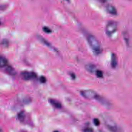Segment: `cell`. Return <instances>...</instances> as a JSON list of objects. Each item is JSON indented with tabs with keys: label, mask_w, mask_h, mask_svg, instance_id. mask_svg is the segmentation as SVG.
<instances>
[{
	"label": "cell",
	"mask_w": 132,
	"mask_h": 132,
	"mask_svg": "<svg viewBox=\"0 0 132 132\" xmlns=\"http://www.w3.org/2000/svg\"><path fill=\"white\" fill-rule=\"evenodd\" d=\"M7 72L11 75H14L15 74L14 70L11 66H8L6 68Z\"/></svg>",
	"instance_id": "8fae6325"
},
{
	"label": "cell",
	"mask_w": 132,
	"mask_h": 132,
	"mask_svg": "<svg viewBox=\"0 0 132 132\" xmlns=\"http://www.w3.org/2000/svg\"><path fill=\"white\" fill-rule=\"evenodd\" d=\"M49 103L55 108L61 109L62 107V105L61 102L57 100L50 99L49 100Z\"/></svg>",
	"instance_id": "8992f818"
},
{
	"label": "cell",
	"mask_w": 132,
	"mask_h": 132,
	"mask_svg": "<svg viewBox=\"0 0 132 132\" xmlns=\"http://www.w3.org/2000/svg\"><path fill=\"white\" fill-rule=\"evenodd\" d=\"M83 132H94V131L91 128H87L84 129Z\"/></svg>",
	"instance_id": "d6986e66"
},
{
	"label": "cell",
	"mask_w": 132,
	"mask_h": 132,
	"mask_svg": "<svg viewBox=\"0 0 132 132\" xmlns=\"http://www.w3.org/2000/svg\"><path fill=\"white\" fill-rule=\"evenodd\" d=\"M94 123L96 126H99L100 124V120L97 118H95L94 120Z\"/></svg>",
	"instance_id": "ac0fdd59"
},
{
	"label": "cell",
	"mask_w": 132,
	"mask_h": 132,
	"mask_svg": "<svg viewBox=\"0 0 132 132\" xmlns=\"http://www.w3.org/2000/svg\"><path fill=\"white\" fill-rule=\"evenodd\" d=\"M96 75L99 78H102L103 77V73L102 71L100 70H96Z\"/></svg>",
	"instance_id": "4fadbf2b"
},
{
	"label": "cell",
	"mask_w": 132,
	"mask_h": 132,
	"mask_svg": "<svg viewBox=\"0 0 132 132\" xmlns=\"http://www.w3.org/2000/svg\"><path fill=\"white\" fill-rule=\"evenodd\" d=\"M85 68L88 72L91 73H93L96 71V67L95 65L91 63H89L86 65Z\"/></svg>",
	"instance_id": "ba28073f"
},
{
	"label": "cell",
	"mask_w": 132,
	"mask_h": 132,
	"mask_svg": "<svg viewBox=\"0 0 132 132\" xmlns=\"http://www.w3.org/2000/svg\"><path fill=\"white\" fill-rule=\"evenodd\" d=\"M111 66L113 68H115L117 65V60L116 54L113 53L111 56Z\"/></svg>",
	"instance_id": "9c48e42d"
},
{
	"label": "cell",
	"mask_w": 132,
	"mask_h": 132,
	"mask_svg": "<svg viewBox=\"0 0 132 132\" xmlns=\"http://www.w3.org/2000/svg\"><path fill=\"white\" fill-rule=\"evenodd\" d=\"M40 81L41 83H45L47 81V79L44 76H42L40 78Z\"/></svg>",
	"instance_id": "e0dca14e"
},
{
	"label": "cell",
	"mask_w": 132,
	"mask_h": 132,
	"mask_svg": "<svg viewBox=\"0 0 132 132\" xmlns=\"http://www.w3.org/2000/svg\"><path fill=\"white\" fill-rule=\"evenodd\" d=\"M106 9L107 10V12L110 14L112 15H117V11L116 8L114 6H112L111 5L108 4L107 6Z\"/></svg>",
	"instance_id": "52a82bcc"
},
{
	"label": "cell",
	"mask_w": 132,
	"mask_h": 132,
	"mask_svg": "<svg viewBox=\"0 0 132 132\" xmlns=\"http://www.w3.org/2000/svg\"><path fill=\"white\" fill-rule=\"evenodd\" d=\"M103 118L104 122L108 129L112 132H116L117 129V125L113 119L108 116H104Z\"/></svg>",
	"instance_id": "7a4b0ae2"
},
{
	"label": "cell",
	"mask_w": 132,
	"mask_h": 132,
	"mask_svg": "<svg viewBox=\"0 0 132 132\" xmlns=\"http://www.w3.org/2000/svg\"><path fill=\"white\" fill-rule=\"evenodd\" d=\"M43 29L45 33H50L52 32L51 29L47 27H44L43 28Z\"/></svg>",
	"instance_id": "2e32d148"
},
{
	"label": "cell",
	"mask_w": 132,
	"mask_h": 132,
	"mask_svg": "<svg viewBox=\"0 0 132 132\" xmlns=\"http://www.w3.org/2000/svg\"><path fill=\"white\" fill-rule=\"evenodd\" d=\"M21 77L23 80H29L34 79L37 77V75L33 72L25 71L21 73Z\"/></svg>",
	"instance_id": "5b68a950"
},
{
	"label": "cell",
	"mask_w": 132,
	"mask_h": 132,
	"mask_svg": "<svg viewBox=\"0 0 132 132\" xmlns=\"http://www.w3.org/2000/svg\"><path fill=\"white\" fill-rule=\"evenodd\" d=\"M8 63V60L5 58L0 56V68H2L6 66Z\"/></svg>",
	"instance_id": "30bf717a"
},
{
	"label": "cell",
	"mask_w": 132,
	"mask_h": 132,
	"mask_svg": "<svg viewBox=\"0 0 132 132\" xmlns=\"http://www.w3.org/2000/svg\"><path fill=\"white\" fill-rule=\"evenodd\" d=\"M80 93L83 97L88 99H96L98 95L95 91L91 90H82L80 92Z\"/></svg>",
	"instance_id": "277c9868"
},
{
	"label": "cell",
	"mask_w": 132,
	"mask_h": 132,
	"mask_svg": "<svg viewBox=\"0 0 132 132\" xmlns=\"http://www.w3.org/2000/svg\"><path fill=\"white\" fill-rule=\"evenodd\" d=\"M70 75L72 78H73V79H74L76 78V76H75V75L74 73H71V74H70Z\"/></svg>",
	"instance_id": "44dd1931"
},
{
	"label": "cell",
	"mask_w": 132,
	"mask_h": 132,
	"mask_svg": "<svg viewBox=\"0 0 132 132\" xmlns=\"http://www.w3.org/2000/svg\"></svg>",
	"instance_id": "484cf974"
},
{
	"label": "cell",
	"mask_w": 132,
	"mask_h": 132,
	"mask_svg": "<svg viewBox=\"0 0 132 132\" xmlns=\"http://www.w3.org/2000/svg\"><path fill=\"white\" fill-rule=\"evenodd\" d=\"M117 28V23L114 21H110L107 24L106 27V33L109 36H111L116 31Z\"/></svg>",
	"instance_id": "3957f363"
},
{
	"label": "cell",
	"mask_w": 132,
	"mask_h": 132,
	"mask_svg": "<svg viewBox=\"0 0 132 132\" xmlns=\"http://www.w3.org/2000/svg\"><path fill=\"white\" fill-rule=\"evenodd\" d=\"M99 0V1H100V2H105L106 1V0Z\"/></svg>",
	"instance_id": "7402d4cb"
},
{
	"label": "cell",
	"mask_w": 132,
	"mask_h": 132,
	"mask_svg": "<svg viewBox=\"0 0 132 132\" xmlns=\"http://www.w3.org/2000/svg\"><path fill=\"white\" fill-rule=\"evenodd\" d=\"M6 8V6H0V11H3Z\"/></svg>",
	"instance_id": "ffe728a7"
},
{
	"label": "cell",
	"mask_w": 132,
	"mask_h": 132,
	"mask_svg": "<svg viewBox=\"0 0 132 132\" xmlns=\"http://www.w3.org/2000/svg\"><path fill=\"white\" fill-rule=\"evenodd\" d=\"M87 40L91 49L96 53L100 52L101 46L100 43L94 36L91 35H88Z\"/></svg>",
	"instance_id": "6da1fadb"
},
{
	"label": "cell",
	"mask_w": 132,
	"mask_h": 132,
	"mask_svg": "<svg viewBox=\"0 0 132 132\" xmlns=\"http://www.w3.org/2000/svg\"><path fill=\"white\" fill-rule=\"evenodd\" d=\"M17 116H18L19 119L20 121H24L25 119V114L22 111L19 113Z\"/></svg>",
	"instance_id": "7c38bea8"
},
{
	"label": "cell",
	"mask_w": 132,
	"mask_h": 132,
	"mask_svg": "<svg viewBox=\"0 0 132 132\" xmlns=\"http://www.w3.org/2000/svg\"><path fill=\"white\" fill-rule=\"evenodd\" d=\"M124 38L126 42V44L127 45H128L129 44V37L127 33H125L124 35Z\"/></svg>",
	"instance_id": "9a60e30c"
},
{
	"label": "cell",
	"mask_w": 132,
	"mask_h": 132,
	"mask_svg": "<svg viewBox=\"0 0 132 132\" xmlns=\"http://www.w3.org/2000/svg\"><path fill=\"white\" fill-rule=\"evenodd\" d=\"M67 0V1H68V0Z\"/></svg>",
	"instance_id": "d4e9b609"
},
{
	"label": "cell",
	"mask_w": 132,
	"mask_h": 132,
	"mask_svg": "<svg viewBox=\"0 0 132 132\" xmlns=\"http://www.w3.org/2000/svg\"><path fill=\"white\" fill-rule=\"evenodd\" d=\"M54 132H59L58 131H54Z\"/></svg>",
	"instance_id": "603a6c76"
},
{
	"label": "cell",
	"mask_w": 132,
	"mask_h": 132,
	"mask_svg": "<svg viewBox=\"0 0 132 132\" xmlns=\"http://www.w3.org/2000/svg\"><path fill=\"white\" fill-rule=\"evenodd\" d=\"M1 24V22H0V25Z\"/></svg>",
	"instance_id": "cb8c5ba5"
},
{
	"label": "cell",
	"mask_w": 132,
	"mask_h": 132,
	"mask_svg": "<svg viewBox=\"0 0 132 132\" xmlns=\"http://www.w3.org/2000/svg\"><path fill=\"white\" fill-rule=\"evenodd\" d=\"M41 38V41H42L48 47H52V46H51V44H50L45 39H44V38Z\"/></svg>",
	"instance_id": "5bb4252c"
}]
</instances>
